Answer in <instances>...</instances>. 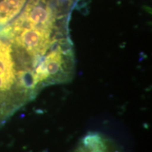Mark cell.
<instances>
[{
  "instance_id": "1",
  "label": "cell",
  "mask_w": 152,
  "mask_h": 152,
  "mask_svg": "<svg viewBox=\"0 0 152 152\" xmlns=\"http://www.w3.org/2000/svg\"><path fill=\"white\" fill-rule=\"evenodd\" d=\"M35 63L0 36V124L33 99L41 90Z\"/></svg>"
},
{
  "instance_id": "2",
  "label": "cell",
  "mask_w": 152,
  "mask_h": 152,
  "mask_svg": "<svg viewBox=\"0 0 152 152\" xmlns=\"http://www.w3.org/2000/svg\"><path fill=\"white\" fill-rule=\"evenodd\" d=\"M27 0H0V26H7L21 12Z\"/></svg>"
}]
</instances>
